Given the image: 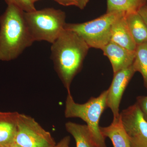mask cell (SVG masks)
Masks as SVG:
<instances>
[{"label": "cell", "mask_w": 147, "mask_h": 147, "mask_svg": "<svg viewBox=\"0 0 147 147\" xmlns=\"http://www.w3.org/2000/svg\"><path fill=\"white\" fill-rule=\"evenodd\" d=\"M90 47L75 32L64 29L52 44L51 59L55 70L67 92L81 71Z\"/></svg>", "instance_id": "cell-1"}, {"label": "cell", "mask_w": 147, "mask_h": 147, "mask_svg": "<svg viewBox=\"0 0 147 147\" xmlns=\"http://www.w3.org/2000/svg\"><path fill=\"white\" fill-rule=\"evenodd\" d=\"M24 14L16 6L9 4L0 16V60L15 59L34 42Z\"/></svg>", "instance_id": "cell-2"}, {"label": "cell", "mask_w": 147, "mask_h": 147, "mask_svg": "<svg viewBox=\"0 0 147 147\" xmlns=\"http://www.w3.org/2000/svg\"><path fill=\"white\" fill-rule=\"evenodd\" d=\"M108 90L97 97H91L84 104L76 103L70 92L66 99L65 116L67 118H79L86 123L92 139L98 147H107L105 138L100 131V117L107 107Z\"/></svg>", "instance_id": "cell-3"}, {"label": "cell", "mask_w": 147, "mask_h": 147, "mask_svg": "<svg viewBox=\"0 0 147 147\" xmlns=\"http://www.w3.org/2000/svg\"><path fill=\"white\" fill-rule=\"evenodd\" d=\"M24 18L34 41H45L53 43L64 29L65 12L53 8L24 12Z\"/></svg>", "instance_id": "cell-4"}, {"label": "cell", "mask_w": 147, "mask_h": 147, "mask_svg": "<svg viewBox=\"0 0 147 147\" xmlns=\"http://www.w3.org/2000/svg\"><path fill=\"white\" fill-rule=\"evenodd\" d=\"M125 14L119 11L106 12L92 21L80 24H66L64 29L75 32L90 48L101 50L111 41L113 24Z\"/></svg>", "instance_id": "cell-5"}, {"label": "cell", "mask_w": 147, "mask_h": 147, "mask_svg": "<svg viewBox=\"0 0 147 147\" xmlns=\"http://www.w3.org/2000/svg\"><path fill=\"white\" fill-rule=\"evenodd\" d=\"M14 143L22 147H55L57 145L50 132L34 119L19 113Z\"/></svg>", "instance_id": "cell-6"}, {"label": "cell", "mask_w": 147, "mask_h": 147, "mask_svg": "<svg viewBox=\"0 0 147 147\" xmlns=\"http://www.w3.org/2000/svg\"><path fill=\"white\" fill-rule=\"evenodd\" d=\"M136 71L133 65L121 69L114 74V77L108 90L107 107L110 108L113 115V120L120 117L119 105L125 89Z\"/></svg>", "instance_id": "cell-7"}, {"label": "cell", "mask_w": 147, "mask_h": 147, "mask_svg": "<svg viewBox=\"0 0 147 147\" xmlns=\"http://www.w3.org/2000/svg\"><path fill=\"white\" fill-rule=\"evenodd\" d=\"M120 116L129 138H141L147 140V121L137 103L123 110Z\"/></svg>", "instance_id": "cell-8"}, {"label": "cell", "mask_w": 147, "mask_h": 147, "mask_svg": "<svg viewBox=\"0 0 147 147\" xmlns=\"http://www.w3.org/2000/svg\"><path fill=\"white\" fill-rule=\"evenodd\" d=\"M101 50L109 59L114 74L132 65L135 58V51L127 50L111 41Z\"/></svg>", "instance_id": "cell-9"}, {"label": "cell", "mask_w": 147, "mask_h": 147, "mask_svg": "<svg viewBox=\"0 0 147 147\" xmlns=\"http://www.w3.org/2000/svg\"><path fill=\"white\" fill-rule=\"evenodd\" d=\"M125 14L120 17L113 24L110 41L130 51H135L137 45L129 29Z\"/></svg>", "instance_id": "cell-10"}, {"label": "cell", "mask_w": 147, "mask_h": 147, "mask_svg": "<svg viewBox=\"0 0 147 147\" xmlns=\"http://www.w3.org/2000/svg\"><path fill=\"white\" fill-rule=\"evenodd\" d=\"M18 114L0 112V147H8L14 144Z\"/></svg>", "instance_id": "cell-11"}, {"label": "cell", "mask_w": 147, "mask_h": 147, "mask_svg": "<svg viewBox=\"0 0 147 147\" xmlns=\"http://www.w3.org/2000/svg\"><path fill=\"white\" fill-rule=\"evenodd\" d=\"M103 137L111 140L114 147H131L130 139L124 128L120 116L119 119L113 120L110 125L100 127Z\"/></svg>", "instance_id": "cell-12"}, {"label": "cell", "mask_w": 147, "mask_h": 147, "mask_svg": "<svg viewBox=\"0 0 147 147\" xmlns=\"http://www.w3.org/2000/svg\"><path fill=\"white\" fill-rule=\"evenodd\" d=\"M125 19L137 45L147 41V26L138 12L126 13Z\"/></svg>", "instance_id": "cell-13"}, {"label": "cell", "mask_w": 147, "mask_h": 147, "mask_svg": "<svg viewBox=\"0 0 147 147\" xmlns=\"http://www.w3.org/2000/svg\"><path fill=\"white\" fill-rule=\"evenodd\" d=\"M65 126L67 131L75 139L76 147H98L87 125L68 122L66 123Z\"/></svg>", "instance_id": "cell-14"}, {"label": "cell", "mask_w": 147, "mask_h": 147, "mask_svg": "<svg viewBox=\"0 0 147 147\" xmlns=\"http://www.w3.org/2000/svg\"><path fill=\"white\" fill-rule=\"evenodd\" d=\"M147 0H107V12H124L125 13L138 12Z\"/></svg>", "instance_id": "cell-15"}, {"label": "cell", "mask_w": 147, "mask_h": 147, "mask_svg": "<svg viewBox=\"0 0 147 147\" xmlns=\"http://www.w3.org/2000/svg\"><path fill=\"white\" fill-rule=\"evenodd\" d=\"M132 65L136 72L142 74L144 85L147 89V41L137 45Z\"/></svg>", "instance_id": "cell-16"}, {"label": "cell", "mask_w": 147, "mask_h": 147, "mask_svg": "<svg viewBox=\"0 0 147 147\" xmlns=\"http://www.w3.org/2000/svg\"><path fill=\"white\" fill-rule=\"evenodd\" d=\"M7 5L12 4L25 12L36 10L32 0H5Z\"/></svg>", "instance_id": "cell-17"}, {"label": "cell", "mask_w": 147, "mask_h": 147, "mask_svg": "<svg viewBox=\"0 0 147 147\" xmlns=\"http://www.w3.org/2000/svg\"><path fill=\"white\" fill-rule=\"evenodd\" d=\"M136 103L139 106L144 117L147 121V96H138Z\"/></svg>", "instance_id": "cell-18"}, {"label": "cell", "mask_w": 147, "mask_h": 147, "mask_svg": "<svg viewBox=\"0 0 147 147\" xmlns=\"http://www.w3.org/2000/svg\"><path fill=\"white\" fill-rule=\"evenodd\" d=\"M131 147H147V140L141 138H129Z\"/></svg>", "instance_id": "cell-19"}, {"label": "cell", "mask_w": 147, "mask_h": 147, "mask_svg": "<svg viewBox=\"0 0 147 147\" xmlns=\"http://www.w3.org/2000/svg\"><path fill=\"white\" fill-rule=\"evenodd\" d=\"M137 12L142 17L147 26V3L142 7Z\"/></svg>", "instance_id": "cell-20"}, {"label": "cell", "mask_w": 147, "mask_h": 147, "mask_svg": "<svg viewBox=\"0 0 147 147\" xmlns=\"http://www.w3.org/2000/svg\"><path fill=\"white\" fill-rule=\"evenodd\" d=\"M58 3L64 6L74 5L76 6V0H54Z\"/></svg>", "instance_id": "cell-21"}, {"label": "cell", "mask_w": 147, "mask_h": 147, "mask_svg": "<svg viewBox=\"0 0 147 147\" xmlns=\"http://www.w3.org/2000/svg\"><path fill=\"white\" fill-rule=\"evenodd\" d=\"M70 137L67 136L64 137L63 139L56 145L55 147H68L70 142Z\"/></svg>", "instance_id": "cell-22"}, {"label": "cell", "mask_w": 147, "mask_h": 147, "mask_svg": "<svg viewBox=\"0 0 147 147\" xmlns=\"http://www.w3.org/2000/svg\"><path fill=\"white\" fill-rule=\"evenodd\" d=\"M76 7L81 9H83L86 6L89 0H76Z\"/></svg>", "instance_id": "cell-23"}, {"label": "cell", "mask_w": 147, "mask_h": 147, "mask_svg": "<svg viewBox=\"0 0 147 147\" xmlns=\"http://www.w3.org/2000/svg\"><path fill=\"white\" fill-rule=\"evenodd\" d=\"M8 147H22L20 146H18V145L16 144H13L11 145L10 146H9Z\"/></svg>", "instance_id": "cell-24"}, {"label": "cell", "mask_w": 147, "mask_h": 147, "mask_svg": "<svg viewBox=\"0 0 147 147\" xmlns=\"http://www.w3.org/2000/svg\"><path fill=\"white\" fill-rule=\"evenodd\" d=\"M40 1V0H32V1L34 3L36 2L37 1Z\"/></svg>", "instance_id": "cell-25"}, {"label": "cell", "mask_w": 147, "mask_h": 147, "mask_svg": "<svg viewBox=\"0 0 147 147\" xmlns=\"http://www.w3.org/2000/svg\"><path fill=\"white\" fill-rule=\"evenodd\" d=\"M68 147H69V146H68Z\"/></svg>", "instance_id": "cell-26"}]
</instances>
